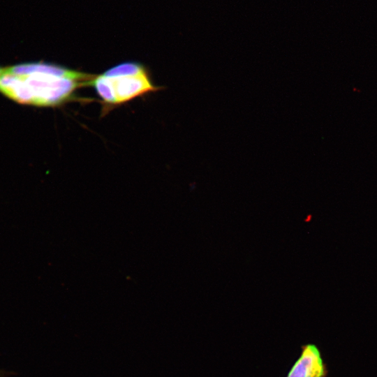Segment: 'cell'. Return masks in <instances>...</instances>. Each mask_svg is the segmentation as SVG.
Wrapping results in <instances>:
<instances>
[{"mask_svg": "<svg viewBox=\"0 0 377 377\" xmlns=\"http://www.w3.org/2000/svg\"><path fill=\"white\" fill-rule=\"evenodd\" d=\"M327 366L320 348L314 343H306L301 346L300 356L286 377H327Z\"/></svg>", "mask_w": 377, "mask_h": 377, "instance_id": "3", "label": "cell"}, {"mask_svg": "<svg viewBox=\"0 0 377 377\" xmlns=\"http://www.w3.org/2000/svg\"><path fill=\"white\" fill-rule=\"evenodd\" d=\"M89 85H92L103 103L109 105H120L160 89L152 83L144 66L132 61L94 75Z\"/></svg>", "mask_w": 377, "mask_h": 377, "instance_id": "2", "label": "cell"}, {"mask_svg": "<svg viewBox=\"0 0 377 377\" xmlns=\"http://www.w3.org/2000/svg\"><path fill=\"white\" fill-rule=\"evenodd\" d=\"M94 75L43 61L26 62L2 68L0 93L23 105L54 107L70 100Z\"/></svg>", "mask_w": 377, "mask_h": 377, "instance_id": "1", "label": "cell"}, {"mask_svg": "<svg viewBox=\"0 0 377 377\" xmlns=\"http://www.w3.org/2000/svg\"><path fill=\"white\" fill-rule=\"evenodd\" d=\"M1 71H2V68H0V74H1Z\"/></svg>", "mask_w": 377, "mask_h": 377, "instance_id": "4", "label": "cell"}]
</instances>
